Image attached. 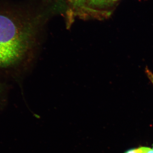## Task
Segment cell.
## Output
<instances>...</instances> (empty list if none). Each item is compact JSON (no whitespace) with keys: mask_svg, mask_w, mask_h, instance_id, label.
I'll use <instances>...</instances> for the list:
<instances>
[{"mask_svg":"<svg viewBox=\"0 0 153 153\" xmlns=\"http://www.w3.org/2000/svg\"><path fill=\"white\" fill-rule=\"evenodd\" d=\"M38 16L21 6L0 7V68L16 66L32 42Z\"/></svg>","mask_w":153,"mask_h":153,"instance_id":"6da1fadb","label":"cell"},{"mask_svg":"<svg viewBox=\"0 0 153 153\" xmlns=\"http://www.w3.org/2000/svg\"><path fill=\"white\" fill-rule=\"evenodd\" d=\"M89 0H65L69 11L74 16H78L83 7Z\"/></svg>","mask_w":153,"mask_h":153,"instance_id":"7a4b0ae2","label":"cell"},{"mask_svg":"<svg viewBox=\"0 0 153 153\" xmlns=\"http://www.w3.org/2000/svg\"><path fill=\"white\" fill-rule=\"evenodd\" d=\"M145 147H140L137 149H131L127 151L124 153H143L144 151Z\"/></svg>","mask_w":153,"mask_h":153,"instance_id":"3957f363","label":"cell"},{"mask_svg":"<svg viewBox=\"0 0 153 153\" xmlns=\"http://www.w3.org/2000/svg\"><path fill=\"white\" fill-rule=\"evenodd\" d=\"M146 72L148 78L150 79L153 85V73L148 68H146Z\"/></svg>","mask_w":153,"mask_h":153,"instance_id":"277c9868","label":"cell"},{"mask_svg":"<svg viewBox=\"0 0 153 153\" xmlns=\"http://www.w3.org/2000/svg\"><path fill=\"white\" fill-rule=\"evenodd\" d=\"M143 153H153V149L145 147L144 151Z\"/></svg>","mask_w":153,"mask_h":153,"instance_id":"5b68a950","label":"cell"}]
</instances>
